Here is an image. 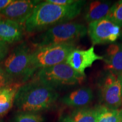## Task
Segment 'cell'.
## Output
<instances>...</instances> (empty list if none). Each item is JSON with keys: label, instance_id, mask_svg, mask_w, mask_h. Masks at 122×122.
<instances>
[{"label": "cell", "instance_id": "3957f363", "mask_svg": "<svg viewBox=\"0 0 122 122\" xmlns=\"http://www.w3.org/2000/svg\"><path fill=\"white\" fill-rule=\"evenodd\" d=\"M88 32L87 28L83 24L67 22L54 25L46 30L33 41L36 48L59 44H75Z\"/></svg>", "mask_w": 122, "mask_h": 122}, {"label": "cell", "instance_id": "6da1fadb", "mask_svg": "<svg viewBox=\"0 0 122 122\" xmlns=\"http://www.w3.org/2000/svg\"><path fill=\"white\" fill-rule=\"evenodd\" d=\"M85 1H77L70 5L61 6L44 1L37 5L24 24L26 32L48 30L58 24L67 23L80 14Z\"/></svg>", "mask_w": 122, "mask_h": 122}, {"label": "cell", "instance_id": "8992f818", "mask_svg": "<svg viewBox=\"0 0 122 122\" xmlns=\"http://www.w3.org/2000/svg\"><path fill=\"white\" fill-rule=\"evenodd\" d=\"M32 51L25 45L16 46L9 55L4 63V69L11 78L28 77L30 73V59Z\"/></svg>", "mask_w": 122, "mask_h": 122}, {"label": "cell", "instance_id": "2e32d148", "mask_svg": "<svg viewBox=\"0 0 122 122\" xmlns=\"http://www.w3.org/2000/svg\"><path fill=\"white\" fill-rule=\"evenodd\" d=\"M96 122H122V109L101 107L97 109Z\"/></svg>", "mask_w": 122, "mask_h": 122}, {"label": "cell", "instance_id": "cb8c5ba5", "mask_svg": "<svg viewBox=\"0 0 122 122\" xmlns=\"http://www.w3.org/2000/svg\"><path fill=\"white\" fill-rule=\"evenodd\" d=\"M61 122H72V121H71V119L70 118V117H66V118H63Z\"/></svg>", "mask_w": 122, "mask_h": 122}, {"label": "cell", "instance_id": "9a60e30c", "mask_svg": "<svg viewBox=\"0 0 122 122\" xmlns=\"http://www.w3.org/2000/svg\"><path fill=\"white\" fill-rule=\"evenodd\" d=\"M20 86L19 83H11L0 89V117L5 115L11 109L15 95Z\"/></svg>", "mask_w": 122, "mask_h": 122}, {"label": "cell", "instance_id": "ac0fdd59", "mask_svg": "<svg viewBox=\"0 0 122 122\" xmlns=\"http://www.w3.org/2000/svg\"><path fill=\"white\" fill-rule=\"evenodd\" d=\"M106 18L110 20L119 27H122V0L111 6Z\"/></svg>", "mask_w": 122, "mask_h": 122}, {"label": "cell", "instance_id": "5b68a950", "mask_svg": "<svg viewBox=\"0 0 122 122\" xmlns=\"http://www.w3.org/2000/svg\"><path fill=\"white\" fill-rule=\"evenodd\" d=\"M76 49L75 44L48 45L36 48L32 52L30 73L32 74L36 70L65 62L70 53Z\"/></svg>", "mask_w": 122, "mask_h": 122}, {"label": "cell", "instance_id": "7a4b0ae2", "mask_svg": "<svg viewBox=\"0 0 122 122\" xmlns=\"http://www.w3.org/2000/svg\"><path fill=\"white\" fill-rule=\"evenodd\" d=\"M58 96L54 88L33 79L21 85L15 95L14 102L21 112H36L49 109Z\"/></svg>", "mask_w": 122, "mask_h": 122}, {"label": "cell", "instance_id": "d4e9b609", "mask_svg": "<svg viewBox=\"0 0 122 122\" xmlns=\"http://www.w3.org/2000/svg\"><path fill=\"white\" fill-rule=\"evenodd\" d=\"M121 84H122V77H121Z\"/></svg>", "mask_w": 122, "mask_h": 122}, {"label": "cell", "instance_id": "e0dca14e", "mask_svg": "<svg viewBox=\"0 0 122 122\" xmlns=\"http://www.w3.org/2000/svg\"><path fill=\"white\" fill-rule=\"evenodd\" d=\"M97 111L92 109H80L70 116L72 122H96Z\"/></svg>", "mask_w": 122, "mask_h": 122}, {"label": "cell", "instance_id": "277c9868", "mask_svg": "<svg viewBox=\"0 0 122 122\" xmlns=\"http://www.w3.org/2000/svg\"><path fill=\"white\" fill-rule=\"evenodd\" d=\"M85 76L77 72L66 62L39 70L35 80L50 87L79 84Z\"/></svg>", "mask_w": 122, "mask_h": 122}, {"label": "cell", "instance_id": "603a6c76", "mask_svg": "<svg viewBox=\"0 0 122 122\" xmlns=\"http://www.w3.org/2000/svg\"><path fill=\"white\" fill-rule=\"evenodd\" d=\"M13 1V0H0V13L8 6Z\"/></svg>", "mask_w": 122, "mask_h": 122}, {"label": "cell", "instance_id": "44dd1931", "mask_svg": "<svg viewBox=\"0 0 122 122\" xmlns=\"http://www.w3.org/2000/svg\"><path fill=\"white\" fill-rule=\"evenodd\" d=\"M9 52V46L7 43L0 41V62L7 56Z\"/></svg>", "mask_w": 122, "mask_h": 122}, {"label": "cell", "instance_id": "7c38bea8", "mask_svg": "<svg viewBox=\"0 0 122 122\" xmlns=\"http://www.w3.org/2000/svg\"><path fill=\"white\" fill-rule=\"evenodd\" d=\"M24 27L11 20L0 17V41L6 43L19 41L22 39Z\"/></svg>", "mask_w": 122, "mask_h": 122}, {"label": "cell", "instance_id": "d6986e66", "mask_svg": "<svg viewBox=\"0 0 122 122\" xmlns=\"http://www.w3.org/2000/svg\"><path fill=\"white\" fill-rule=\"evenodd\" d=\"M44 118L36 112H21L15 117L14 122H43Z\"/></svg>", "mask_w": 122, "mask_h": 122}, {"label": "cell", "instance_id": "9c48e42d", "mask_svg": "<svg viewBox=\"0 0 122 122\" xmlns=\"http://www.w3.org/2000/svg\"><path fill=\"white\" fill-rule=\"evenodd\" d=\"M40 3V1L35 0H13L0 13V17L11 20L24 26L25 22Z\"/></svg>", "mask_w": 122, "mask_h": 122}, {"label": "cell", "instance_id": "8fae6325", "mask_svg": "<svg viewBox=\"0 0 122 122\" xmlns=\"http://www.w3.org/2000/svg\"><path fill=\"white\" fill-rule=\"evenodd\" d=\"M105 69L121 79L122 76V43L110 45L103 56Z\"/></svg>", "mask_w": 122, "mask_h": 122}, {"label": "cell", "instance_id": "7402d4cb", "mask_svg": "<svg viewBox=\"0 0 122 122\" xmlns=\"http://www.w3.org/2000/svg\"><path fill=\"white\" fill-rule=\"evenodd\" d=\"M46 1L57 5L66 6L74 4L77 1L76 0H46Z\"/></svg>", "mask_w": 122, "mask_h": 122}, {"label": "cell", "instance_id": "5bb4252c", "mask_svg": "<svg viewBox=\"0 0 122 122\" xmlns=\"http://www.w3.org/2000/svg\"><path fill=\"white\" fill-rule=\"evenodd\" d=\"M110 1H94L90 3L85 12V19L88 23L106 18L111 7Z\"/></svg>", "mask_w": 122, "mask_h": 122}, {"label": "cell", "instance_id": "4fadbf2b", "mask_svg": "<svg viewBox=\"0 0 122 122\" xmlns=\"http://www.w3.org/2000/svg\"><path fill=\"white\" fill-rule=\"evenodd\" d=\"M93 98V94L91 89L83 87L67 94L62 99V102L68 106L82 107L89 104Z\"/></svg>", "mask_w": 122, "mask_h": 122}, {"label": "cell", "instance_id": "52a82bcc", "mask_svg": "<svg viewBox=\"0 0 122 122\" xmlns=\"http://www.w3.org/2000/svg\"><path fill=\"white\" fill-rule=\"evenodd\" d=\"M87 30L93 45L114 42L120 35V27L107 18L90 23Z\"/></svg>", "mask_w": 122, "mask_h": 122}, {"label": "cell", "instance_id": "ffe728a7", "mask_svg": "<svg viewBox=\"0 0 122 122\" xmlns=\"http://www.w3.org/2000/svg\"><path fill=\"white\" fill-rule=\"evenodd\" d=\"M12 79L6 72L4 68L0 67V89L11 84Z\"/></svg>", "mask_w": 122, "mask_h": 122}, {"label": "cell", "instance_id": "ba28073f", "mask_svg": "<svg viewBox=\"0 0 122 122\" xmlns=\"http://www.w3.org/2000/svg\"><path fill=\"white\" fill-rule=\"evenodd\" d=\"M101 93L106 107L111 109H118L122 105L121 79L109 73L101 86Z\"/></svg>", "mask_w": 122, "mask_h": 122}, {"label": "cell", "instance_id": "30bf717a", "mask_svg": "<svg viewBox=\"0 0 122 122\" xmlns=\"http://www.w3.org/2000/svg\"><path fill=\"white\" fill-rule=\"evenodd\" d=\"M103 59V56L96 54L92 46L87 50H74L68 55L65 62L76 72L85 76L86 68L92 67L95 61Z\"/></svg>", "mask_w": 122, "mask_h": 122}]
</instances>
